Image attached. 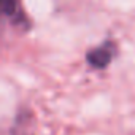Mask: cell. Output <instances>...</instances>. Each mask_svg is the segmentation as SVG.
<instances>
[{
    "label": "cell",
    "mask_w": 135,
    "mask_h": 135,
    "mask_svg": "<svg viewBox=\"0 0 135 135\" xmlns=\"http://www.w3.org/2000/svg\"><path fill=\"white\" fill-rule=\"evenodd\" d=\"M114 56H116V43L111 41V40H107L102 45H99V46L88 51L86 62L92 67V69L102 70V69H107V67L111 64Z\"/></svg>",
    "instance_id": "6da1fadb"
},
{
    "label": "cell",
    "mask_w": 135,
    "mask_h": 135,
    "mask_svg": "<svg viewBox=\"0 0 135 135\" xmlns=\"http://www.w3.org/2000/svg\"><path fill=\"white\" fill-rule=\"evenodd\" d=\"M21 8L18 0H0V18H19Z\"/></svg>",
    "instance_id": "7a4b0ae2"
}]
</instances>
